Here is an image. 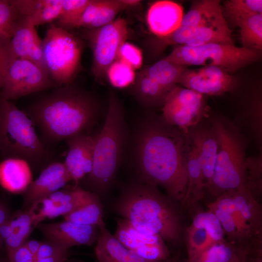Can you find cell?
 <instances>
[{
  "label": "cell",
  "instance_id": "cell-18",
  "mask_svg": "<svg viewBox=\"0 0 262 262\" xmlns=\"http://www.w3.org/2000/svg\"><path fill=\"white\" fill-rule=\"evenodd\" d=\"M71 180L64 163H50L24 192V206L29 208L33 202L60 190Z\"/></svg>",
  "mask_w": 262,
  "mask_h": 262
},
{
  "label": "cell",
  "instance_id": "cell-42",
  "mask_svg": "<svg viewBox=\"0 0 262 262\" xmlns=\"http://www.w3.org/2000/svg\"><path fill=\"white\" fill-rule=\"evenodd\" d=\"M14 57L10 39L0 38V96L9 66Z\"/></svg>",
  "mask_w": 262,
  "mask_h": 262
},
{
  "label": "cell",
  "instance_id": "cell-14",
  "mask_svg": "<svg viewBox=\"0 0 262 262\" xmlns=\"http://www.w3.org/2000/svg\"><path fill=\"white\" fill-rule=\"evenodd\" d=\"M199 24L184 45L198 46L209 43L233 45L231 31L221 9L220 2L210 0Z\"/></svg>",
  "mask_w": 262,
  "mask_h": 262
},
{
  "label": "cell",
  "instance_id": "cell-49",
  "mask_svg": "<svg viewBox=\"0 0 262 262\" xmlns=\"http://www.w3.org/2000/svg\"><path fill=\"white\" fill-rule=\"evenodd\" d=\"M9 218L6 209L0 204V226Z\"/></svg>",
  "mask_w": 262,
  "mask_h": 262
},
{
  "label": "cell",
  "instance_id": "cell-41",
  "mask_svg": "<svg viewBox=\"0 0 262 262\" xmlns=\"http://www.w3.org/2000/svg\"><path fill=\"white\" fill-rule=\"evenodd\" d=\"M116 59L124 61L134 70L139 68L143 64V55L141 50L126 41L120 47Z\"/></svg>",
  "mask_w": 262,
  "mask_h": 262
},
{
  "label": "cell",
  "instance_id": "cell-31",
  "mask_svg": "<svg viewBox=\"0 0 262 262\" xmlns=\"http://www.w3.org/2000/svg\"><path fill=\"white\" fill-rule=\"evenodd\" d=\"M10 218L12 231L10 235L3 242L7 255L23 245L35 228L27 210L18 212Z\"/></svg>",
  "mask_w": 262,
  "mask_h": 262
},
{
  "label": "cell",
  "instance_id": "cell-2",
  "mask_svg": "<svg viewBox=\"0 0 262 262\" xmlns=\"http://www.w3.org/2000/svg\"><path fill=\"white\" fill-rule=\"evenodd\" d=\"M114 210L135 229L158 235L175 246L182 239L185 229L180 204L158 187L139 180L122 192Z\"/></svg>",
  "mask_w": 262,
  "mask_h": 262
},
{
  "label": "cell",
  "instance_id": "cell-33",
  "mask_svg": "<svg viewBox=\"0 0 262 262\" xmlns=\"http://www.w3.org/2000/svg\"><path fill=\"white\" fill-rule=\"evenodd\" d=\"M228 16L236 24L247 16L262 14V0H229L224 2Z\"/></svg>",
  "mask_w": 262,
  "mask_h": 262
},
{
  "label": "cell",
  "instance_id": "cell-43",
  "mask_svg": "<svg viewBox=\"0 0 262 262\" xmlns=\"http://www.w3.org/2000/svg\"><path fill=\"white\" fill-rule=\"evenodd\" d=\"M102 0H90L80 18L76 23L74 28H84L88 29L95 19L100 8Z\"/></svg>",
  "mask_w": 262,
  "mask_h": 262
},
{
  "label": "cell",
  "instance_id": "cell-5",
  "mask_svg": "<svg viewBox=\"0 0 262 262\" xmlns=\"http://www.w3.org/2000/svg\"><path fill=\"white\" fill-rule=\"evenodd\" d=\"M35 127L25 112L10 100L0 98V155L5 158L21 159L33 165L46 162L49 152Z\"/></svg>",
  "mask_w": 262,
  "mask_h": 262
},
{
  "label": "cell",
  "instance_id": "cell-7",
  "mask_svg": "<svg viewBox=\"0 0 262 262\" xmlns=\"http://www.w3.org/2000/svg\"><path fill=\"white\" fill-rule=\"evenodd\" d=\"M259 51L234 45L209 43L198 46H177L164 59L190 66H213L227 72H234L257 61Z\"/></svg>",
  "mask_w": 262,
  "mask_h": 262
},
{
  "label": "cell",
  "instance_id": "cell-26",
  "mask_svg": "<svg viewBox=\"0 0 262 262\" xmlns=\"http://www.w3.org/2000/svg\"><path fill=\"white\" fill-rule=\"evenodd\" d=\"M251 249L232 245L226 240L215 242L188 262H245Z\"/></svg>",
  "mask_w": 262,
  "mask_h": 262
},
{
  "label": "cell",
  "instance_id": "cell-10",
  "mask_svg": "<svg viewBox=\"0 0 262 262\" xmlns=\"http://www.w3.org/2000/svg\"><path fill=\"white\" fill-rule=\"evenodd\" d=\"M127 23L122 17L87 33L93 53L92 73L96 79L101 78L117 58L119 49L128 37Z\"/></svg>",
  "mask_w": 262,
  "mask_h": 262
},
{
  "label": "cell",
  "instance_id": "cell-46",
  "mask_svg": "<svg viewBox=\"0 0 262 262\" xmlns=\"http://www.w3.org/2000/svg\"><path fill=\"white\" fill-rule=\"evenodd\" d=\"M11 231L12 226L9 218L0 226V236L3 242L10 235Z\"/></svg>",
  "mask_w": 262,
  "mask_h": 262
},
{
  "label": "cell",
  "instance_id": "cell-11",
  "mask_svg": "<svg viewBox=\"0 0 262 262\" xmlns=\"http://www.w3.org/2000/svg\"><path fill=\"white\" fill-rule=\"evenodd\" d=\"M203 95L176 85L162 107L163 119L187 134L202 118L204 111Z\"/></svg>",
  "mask_w": 262,
  "mask_h": 262
},
{
  "label": "cell",
  "instance_id": "cell-51",
  "mask_svg": "<svg viewBox=\"0 0 262 262\" xmlns=\"http://www.w3.org/2000/svg\"><path fill=\"white\" fill-rule=\"evenodd\" d=\"M0 262H9L8 259H4L3 258H0Z\"/></svg>",
  "mask_w": 262,
  "mask_h": 262
},
{
  "label": "cell",
  "instance_id": "cell-35",
  "mask_svg": "<svg viewBox=\"0 0 262 262\" xmlns=\"http://www.w3.org/2000/svg\"><path fill=\"white\" fill-rule=\"evenodd\" d=\"M183 236L188 260L215 243L204 229L194 227L191 225L185 229Z\"/></svg>",
  "mask_w": 262,
  "mask_h": 262
},
{
  "label": "cell",
  "instance_id": "cell-1",
  "mask_svg": "<svg viewBox=\"0 0 262 262\" xmlns=\"http://www.w3.org/2000/svg\"><path fill=\"white\" fill-rule=\"evenodd\" d=\"M133 157L140 181L161 186L180 203L187 189L186 134L162 117L149 114L138 125Z\"/></svg>",
  "mask_w": 262,
  "mask_h": 262
},
{
  "label": "cell",
  "instance_id": "cell-44",
  "mask_svg": "<svg viewBox=\"0 0 262 262\" xmlns=\"http://www.w3.org/2000/svg\"><path fill=\"white\" fill-rule=\"evenodd\" d=\"M68 249L64 248L54 242L50 241L42 242L34 258L41 259L57 256H68Z\"/></svg>",
  "mask_w": 262,
  "mask_h": 262
},
{
  "label": "cell",
  "instance_id": "cell-30",
  "mask_svg": "<svg viewBox=\"0 0 262 262\" xmlns=\"http://www.w3.org/2000/svg\"><path fill=\"white\" fill-rule=\"evenodd\" d=\"M188 67L170 62L164 58L145 69L142 72L160 85L172 90L177 85L180 76Z\"/></svg>",
  "mask_w": 262,
  "mask_h": 262
},
{
  "label": "cell",
  "instance_id": "cell-25",
  "mask_svg": "<svg viewBox=\"0 0 262 262\" xmlns=\"http://www.w3.org/2000/svg\"><path fill=\"white\" fill-rule=\"evenodd\" d=\"M236 210L255 234L262 238V210L260 200L245 185L231 190Z\"/></svg>",
  "mask_w": 262,
  "mask_h": 262
},
{
  "label": "cell",
  "instance_id": "cell-45",
  "mask_svg": "<svg viewBox=\"0 0 262 262\" xmlns=\"http://www.w3.org/2000/svg\"><path fill=\"white\" fill-rule=\"evenodd\" d=\"M9 262H27L34 259L24 245L7 255Z\"/></svg>",
  "mask_w": 262,
  "mask_h": 262
},
{
  "label": "cell",
  "instance_id": "cell-24",
  "mask_svg": "<svg viewBox=\"0 0 262 262\" xmlns=\"http://www.w3.org/2000/svg\"><path fill=\"white\" fill-rule=\"evenodd\" d=\"M63 0H10L20 16L38 26L53 23L59 16Z\"/></svg>",
  "mask_w": 262,
  "mask_h": 262
},
{
  "label": "cell",
  "instance_id": "cell-15",
  "mask_svg": "<svg viewBox=\"0 0 262 262\" xmlns=\"http://www.w3.org/2000/svg\"><path fill=\"white\" fill-rule=\"evenodd\" d=\"M36 227L48 240L66 249L71 247L91 246L97 241L100 233L98 226L83 225L69 221L41 223Z\"/></svg>",
  "mask_w": 262,
  "mask_h": 262
},
{
  "label": "cell",
  "instance_id": "cell-6",
  "mask_svg": "<svg viewBox=\"0 0 262 262\" xmlns=\"http://www.w3.org/2000/svg\"><path fill=\"white\" fill-rule=\"evenodd\" d=\"M42 41L44 62L50 79L58 87L71 84L80 68L82 41L54 23Z\"/></svg>",
  "mask_w": 262,
  "mask_h": 262
},
{
  "label": "cell",
  "instance_id": "cell-36",
  "mask_svg": "<svg viewBox=\"0 0 262 262\" xmlns=\"http://www.w3.org/2000/svg\"><path fill=\"white\" fill-rule=\"evenodd\" d=\"M193 227L204 229L215 242L226 240L221 223L212 212L197 211L191 224Z\"/></svg>",
  "mask_w": 262,
  "mask_h": 262
},
{
  "label": "cell",
  "instance_id": "cell-9",
  "mask_svg": "<svg viewBox=\"0 0 262 262\" xmlns=\"http://www.w3.org/2000/svg\"><path fill=\"white\" fill-rule=\"evenodd\" d=\"M56 87L58 86L39 66L26 59L14 57L4 78L0 98L16 99Z\"/></svg>",
  "mask_w": 262,
  "mask_h": 262
},
{
  "label": "cell",
  "instance_id": "cell-28",
  "mask_svg": "<svg viewBox=\"0 0 262 262\" xmlns=\"http://www.w3.org/2000/svg\"><path fill=\"white\" fill-rule=\"evenodd\" d=\"M64 218L76 224L99 228L105 224L103 220L102 205L97 194L92 192L82 204L64 216Z\"/></svg>",
  "mask_w": 262,
  "mask_h": 262
},
{
  "label": "cell",
  "instance_id": "cell-12",
  "mask_svg": "<svg viewBox=\"0 0 262 262\" xmlns=\"http://www.w3.org/2000/svg\"><path fill=\"white\" fill-rule=\"evenodd\" d=\"M114 236L124 246L151 262H162L169 258L165 242L159 235L142 232L127 220L117 218Z\"/></svg>",
  "mask_w": 262,
  "mask_h": 262
},
{
  "label": "cell",
  "instance_id": "cell-13",
  "mask_svg": "<svg viewBox=\"0 0 262 262\" xmlns=\"http://www.w3.org/2000/svg\"><path fill=\"white\" fill-rule=\"evenodd\" d=\"M178 83L202 95L217 96L232 90L236 80L219 67L204 66L195 69L187 68L180 76Z\"/></svg>",
  "mask_w": 262,
  "mask_h": 262
},
{
  "label": "cell",
  "instance_id": "cell-34",
  "mask_svg": "<svg viewBox=\"0 0 262 262\" xmlns=\"http://www.w3.org/2000/svg\"><path fill=\"white\" fill-rule=\"evenodd\" d=\"M106 73L110 83L117 88H125L133 83L136 77L135 70L118 59L109 66Z\"/></svg>",
  "mask_w": 262,
  "mask_h": 262
},
{
  "label": "cell",
  "instance_id": "cell-19",
  "mask_svg": "<svg viewBox=\"0 0 262 262\" xmlns=\"http://www.w3.org/2000/svg\"><path fill=\"white\" fill-rule=\"evenodd\" d=\"M183 16V8L178 3L159 0L149 7L147 22L151 32L162 38L171 34L179 27Z\"/></svg>",
  "mask_w": 262,
  "mask_h": 262
},
{
  "label": "cell",
  "instance_id": "cell-3",
  "mask_svg": "<svg viewBox=\"0 0 262 262\" xmlns=\"http://www.w3.org/2000/svg\"><path fill=\"white\" fill-rule=\"evenodd\" d=\"M26 113L47 140L58 142L84 133L96 123L98 108L91 95L70 84L56 87Z\"/></svg>",
  "mask_w": 262,
  "mask_h": 262
},
{
  "label": "cell",
  "instance_id": "cell-23",
  "mask_svg": "<svg viewBox=\"0 0 262 262\" xmlns=\"http://www.w3.org/2000/svg\"><path fill=\"white\" fill-rule=\"evenodd\" d=\"M99 228L95 247L98 262H151L124 246L106 229L105 224Z\"/></svg>",
  "mask_w": 262,
  "mask_h": 262
},
{
  "label": "cell",
  "instance_id": "cell-38",
  "mask_svg": "<svg viewBox=\"0 0 262 262\" xmlns=\"http://www.w3.org/2000/svg\"><path fill=\"white\" fill-rule=\"evenodd\" d=\"M245 186L258 199H260L262 187V154L256 157L246 159Z\"/></svg>",
  "mask_w": 262,
  "mask_h": 262
},
{
  "label": "cell",
  "instance_id": "cell-37",
  "mask_svg": "<svg viewBox=\"0 0 262 262\" xmlns=\"http://www.w3.org/2000/svg\"><path fill=\"white\" fill-rule=\"evenodd\" d=\"M90 0H63L61 13L54 22L68 30L73 29Z\"/></svg>",
  "mask_w": 262,
  "mask_h": 262
},
{
  "label": "cell",
  "instance_id": "cell-20",
  "mask_svg": "<svg viewBox=\"0 0 262 262\" xmlns=\"http://www.w3.org/2000/svg\"><path fill=\"white\" fill-rule=\"evenodd\" d=\"M188 183L185 196L180 202L182 209H193L207 191L197 149L188 134L185 143Z\"/></svg>",
  "mask_w": 262,
  "mask_h": 262
},
{
  "label": "cell",
  "instance_id": "cell-29",
  "mask_svg": "<svg viewBox=\"0 0 262 262\" xmlns=\"http://www.w3.org/2000/svg\"><path fill=\"white\" fill-rule=\"evenodd\" d=\"M92 192L76 186L70 190H59L49 197L54 203L53 218L65 216L76 210L90 196Z\"/></svg>",
  "mask_w": 262,
  "mask_h": 262
},
{
  "label": "cell",
  "instance_id": "cell-27",
  "mask_svg": "<svg viewBox=\"0 0 262 262\" xmlns=\"http://www.w3.org/2000/svg\"><path fill=\"white\" fill-rule=\"evenodd\" d=\"M134 93L139 100L150 108L163 107L169 90L146 75L141 71L136 77Z\"/></svg>",
  "mask_w": 262,
  "mask_h": 262
},
{
  "label": "cell",
  "instance_id": "cell-48",
  "mask_svg": "<svg viewBox=\"0 0 262 262\" xmlns=\"http://www.w3.org/2000/svg\"><path fill=\"white\" fill-rule=\"evenodd\" d=\"M68 256H57L41 259H34V262H66Z\"/></svg>",
  "mask_w": 262,
  "mask_h": 262
},
{
  "label": "cell",
  "instance_id": "cell-17",
  "mask_svg": "<svg viewBox=\"0 0 262 262\" xmlns=\"http://www.w3.org/2000/svg\"><path fill=\"white\" fill-rule=\"evenodd\" d=\"M68 151L64 164L72 180L78 182L88 175L92 168L93 137L81 133L66 140Z\"/></svg>",
  "mask_w": 262,
  "mask_h": 262
},
{
  "label": "cell",
  "instance_id": "cell-40",
  "mask_svg": "<svg viewBox=\"0 0 262 262\" xmlns=\"http://www.w3.org/2000/svg\"><path fill=\"white\" fill-rule=\"evenodd\" d=\"M54 203L49 197H44L33 202L27 210L30 213L33 224H38L46 218H53Z\"/></svg>",
  "mask_w": 262,
  "mask_h": 262
},
{
  "label": "cell",
  "instance_id": "cell-47",
  "mask_svg": "<svg viewBox=\"0 0 262 262\" xmlns=\"http://www.w3.org/2000/svg\"><path fill=\"white\" fill-rule=\"evenodd\" d=\"M41 242L42 241L36 240H27L24 245L34 257L40 247Z\"/></svg>",
  "mask_w": 262,
  "mask_h": 262
},
{
  "label": "cell",
  "instance_id": "cell-8",
  "mask_svg": "<svg viewBox=\"0 0 262 262\" xmlns=\"http://www.w3.org/2000/svg\"><path fill=\"white\" fill-rule=\"evenodd\" d=\"M213 129L218 149L208 191L215 198L225 192L245 186L246 159L240 143L222 123L215 122Z\"/></svg>",
  "mask_w": 262,
  "mask_h": 262
},
{
  "label": "cell",
  "instance_id": "cell-22",
  "mask_svg": "<svg viewBox=\"0 0 262 262\" xmlns=\"http://www.w3.org/2000/svg\"><path fill=\"white\" fill-rule=\"evenodd\" d=\"M33 181L30 164L25 160L8 158L0 162V184L13 194L24 193Z\"/></svg>",
  "mask_w": 262,
  "mask_h": 262
},
{
  "label": "cell",
  "instance_id": "cell-39",
  "mask_svg": "<svg viewBox=\"0 0 262 262\" xmlns=\"http://www.w3.org/2000/svg\"><path fill=\"white\" fill-rule=\"evenodd\" d=\"M20 16L10 0H0V38H11Z\"/></svg>",
  "mask_w": 262,
  "mask_h": 262
},
{
  "label": "cell",
  "instance_id": "cell-16",
  "mask_svg": "<svg viewBox=\"0 0 262 262\" xmlns=\"http://www.w3.org/2000/svg\"><path fill=\"white\" fill-rule=\"evenodd\" d=\"M10 43L15 57L31 61L47 72L43 59V41L29 17H20Z\"/></svg>",
  "mask_w": 262,
  "mask_h": 262
},
{
  "label": "cell",
  "instance_id": "cell-21",
  "mask_svg": "<svg viewBox=\"0 0 262 262\" xmlns=\"http://www.w3.org/2000/svg\"><path fill=\"white\" fill-rule=\"evenodd\" d=\"M196 147L200 161L207 191L211 183L216 163L218 144L213 128L189 130L187 133Z\"/></svg>",
  "mask_w": 262,
  "mask_h": 262
},
{
  "label": "cell",
  "instance_id": "cell-32",
  "mask_svg": "<svg viewBox=\"0 0 262 262\" xmlns=\"http://www.w3.org/2000/svg\"><path fill=\"white\" fill-rule=\"evenodd\" d=\"M235 24L240 28L242 47L260 51L262 49V14L244 18Z\"/></svg>",
  "mask_w": 262,
  "mask_h": 262
},
{
  "label": "cell",
  "instance_id": "cell-4",
  "mask_svg": "<svg viewBox=\"0 0 262 262\" xmlns=\"http://www.w3.org/2000/svg\"><path fill=\"white\" fill-rule=\"evenodd\" d=\"M126 134L123 107L111 94L104 125L93 137V165L87 180L93 193L103 194L113 181L122 158Z\"/></svg>",
  "mask_w": 262,
  "mask_h": 262
},
{
  "label": "cell",
  "instance_id": "cell-50",
  "mask_svg": "<svg viewBox=\"0 0 262 262\" xmlns=\"http://www.w3.org/2000/svg\"><path fill=\"white\" fill-rule=\"evenodd\" d=\"M162 262H177L176 260H173V259H171L170 258L166 260H164Z\"/></svg>",
  "mask_w": 262,
  "mask_h": 262
}]
</instances>
